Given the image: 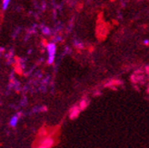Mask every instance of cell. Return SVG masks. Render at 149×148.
Here are the masks:
<instances>
[{
  "instance_id": "obj_1",
  "label": "cell",
  "mask_w": 149,
  "mask_h": 148,
  "mask_svg": "<svg viewBox=\"0 0 149 148\" xmlns=\"http://www.w3.org/2000/svg\"><path fill=\"white\" fill-rule=\"evenodd\" d=\"M47 51H48V64H52L55 59V55H56V45L51 43L47 45Z\"/></svg>"
},
{
  "instance_id": "obj_2",
  "label": "cell",
  "mask_w": 149,
  "mask_h": 148,
  "mask_svg": "<svg viewBox=\"0 0 149 148\" xmlns=\"http://www.w3.org/2000/svg\"><path fill=\"white\" fill-rule=\"evenodd\" d=\"M18 122V116H14L10 118V121H9V124L11 126L15 127L16 126V124Z\"/></svg>"
},
{
  "instance_id": "obj_3",
  "label": "cell",
  "mask_w": 149,
  "mask_h": 148,
  "mask_svg": "<svg viewBox=\"0 0 149 148\" xmlns=\"http://www.w3.org/2000/svg\"><path fill=\"white\" fill-rule=\"evenodd\" d=\"M10 2V0H3V3H2V7H3V9H5L7 7V5Z\"/></svg>"
}]
</instances>
